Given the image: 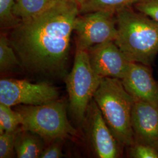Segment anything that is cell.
Returning a JSON list of instances; mask_svg holds the SVG:
<instances>
[{"mask_svg": "<svg viewBox=\"0 0 158 158\" xmlns=\"http://www.w3.org/2000/svg\"><path fill=\"white\" fill-rule=\"evenodd\" d=\"M74 32L77 49L87 51L94 46L115 41L117 35L115 14L99 11L79 15L75 21Z\"/></svg>", "mask_w": 158, "mask_h": 158, "instance_id": "8992f818", "label": "cell"}, {"mask_svg": "<svg viewBox=\"0 0 158 158\" xmlns=\"http://www.w3.org/2000/svg\"><path fill=\"white\" fill-rule=\"evenodd\" d=\"M88 109L91 141L96 155L100 158L118 157L120 145L94 99Z\"/></svg>", "mask_w": 158, "mask_h": 158, "instance_id": "30bf717a", "label": "cell"}, {"mask_svg": "<svg viewBox=\"0 0 158 158\" xmlns=\"http://www.w3.org/2000/svg\"><path fill=\"white\" fill-rule=\"evenodd\" d=\"M93 99L120 147H131L135 142L131 124L135 99L125 90L121 80L102 78Z\"/></svg>", "mask_w": 158, "mask_h": 158, "instance_id": "3957f363", "label": "cell"}, {"mask_svg": "<svg viewBox=\"0 0 158 158\" xmlns=\"http://www.w3.org/2000/svg\"><path fill=\"white\" fill-rule=\"evenodd\" d=\"M63 156L60 146L53 143L45 149L40 155V158H60Z\"/></svg>", "mask_w": 158, "mask_h": 158, "instance_id": "44dd1931", "label": "cell"}, {"mask_svg": "<svg viewBox=\"0 0 158 158\" xmlns=\"http://www.w3.org/2000/svg\"><path fill=\"white\" fill-rule=\"evenodd\" d=\"M73 1H74L77 2L79 4V6H80V4L83 1V0H73Z\"/></svg>", "mask_w": 158, "mask_h": 158, "instance_id": "7402d4cb", "label": "cell"}, {"mask_svg": "<svg viewBox=\"0 0 158 158\" xmlns=\"http://www.w3.org/2000/svg\"><path fill=\"white\" fill-rule=\"evenodd\" d=\"M132 7L158 23V0H139Z\"/></svg>", "mask_w": 158, "mask_h": 158, "instance_id": "ffe728a7", "label": "cell"}, {"mask_svg": "<svg viewBox=\"0 0 158 158\" xmlns=\"http://www.w3.org/2000/svg\"><path fill=\"white\" fill-rule=\"evenodd\" d=\"M40 136L19 128L15 138V151L18 158H40L44 150Z\"/></svg>", "mask_w": 158, "mask_h": 158, "instance_id": "7c38bea8", "label": "cell"}, {"mask_svg": "<svg viewBox=\"0 0 158 158\" xmlns=\"http://www.w3.org/2000/svg\"><path fill=\"white\" fill-rule=\"evenodd\" d=\"M102 79L91 66L88 52L76 49L73 67L67 74L65 81L70 110L77 121L84 120Z\"/></svg>", "mask_w": 158, "mask_h": 158, "instance_id": "5b68a950", "label": "cell"}, {"mask_svg": "<svg viewBox=\"0 0 158 158\" xmlns=\"http://www.w3.org/2000/svg\"><path fill=\"white\" fill-rule=\"evenodd\" d=\"M23 118L21 128L47 139H62L76 135L68 121L66 104L55 101L39 106H21L16 110Z\"/></svg>", "mask_w": 158, "mask_h": 158, "instance_id": "277c9868", "label": "cell"}, {"mask_svg": "<svg viewBox=\"0 0 158 158\" xmlns=\"http://www.w3.org/2000/svg\"><path fill=\"white\" fill-rule=\"evenodd\" d=\"M115 16V43L131 62L151 65L158 53V23L132 6L119 11Z\"/></svg>", "mask_w": 158, "mask_h": 158, "instance_id": "7a4b0ae2", "label": "cell"}, {"mask_svg": "<svg viewBox=\"0 0 158 158\" xmlns=\"http://www.w3.org/2000/svg\"><path fill=\"white\" fill-rule=\"evenodd\" d=\"M56 88L46 82L33 83L25 80L1 79L0 103L8 106H39L57 100Z\"/></svg>", "mask_w": 158, "mask_h": 158, "instance_id": "52a82bcc", "label": "cell"}, {"mask_svg": "<svg viewBox=\"0 0 158 158\" xmlns=\"http://www.w3.org/2000/svg\"><path fill=\"white\" fill-rule=\"evenodd\" d=\"M131 124L135 142L158 149V104L135 100Z\"/></svg>", "mask_w": 158, "mask_h": 158, "instance_id": "9c48e42d", "label": "cell"}, {"mask_svg": "<svg viewBox=\"0 0 158 158\" xmlns=\"http://www.w3.org/2000/svg\"><path fill=\"white\" fill-rule=\"evenodd\" d=\"M22 123L23 118L19 112L0 103V134L16 131Z\"/></svg>", "mask_w": 158, "mask_h": 158, "instance_id": "2e32d148", "label": "cell"}, {"mask_svg": "<svg viewBox=\"0 0 158 158\" xmlns=\"http://www.w3.org/2000/svg\"><path fill=\"white\" fill-rule=\"evenodd\" d=\"M58 0H15L14 14L22 21H27L46 11Z\"/></svg>", "mask_w": 158, "mask_h": 158, "instance_id": "5bb4252c", "label": "cell"}, {"mask_svg": "<svg viewBox=\"0 0 158 158\" xmlns=\"http://www.w3.org/2000/svg\"><path fill=\"white\" fill-rule=\"evenodd\" d=\"M129 155L134 158H158V149L138 142L130 147Z\"/></svg>", "mask_w": 158, "mask_h": 158, "instance_id": "d6986e66", "label": "cell"}, {"mask_svg": "<svg viewBox=\"0 0 158 158\" xmlns=\"http://www.w3.org/2000/svg\"><path fill=\"white\" fill-rule=\"evenodd\" d=\"M87 52L91 66L99 76L121 80L124 77L131 61L114 41L94 46Z\"/></svg>", "mask_w": 158, "mask_h": 158, "instance_id": "ba28073f", "label": "cell"}, {"mask_svg": "<svg viewBox=\"0 0 158 158\" xmlns=\"http://www.w3.org/2000/svg\"><path fill=\"white\" fill-rule=\"evenodd\" d=\"M121 81L125 90L135 100L158 104V85L148 66L131 62Z\"/></svg>", "mask_w": 158, "mask_h": 158, "instance_id": "8fae6325", "label": "cell"}, {"mask_svg": "<svg viewBox=\"0 0 158 158\" xmlns=\"http://www.w3.org/2000/svg\"><path fill=\"white\" fill-rule=\"evenodd\" d=\"M79 14L77 2L58 0L12 29L9 40L22 67L35 73L65 75L71 36Z\"/></svg>", "mask_w": 158, "mask_h": 158, "instance_id": "6da1fadb", "label": "cell"}, {"mask_svg": "<svg viewBox=\"0 0 158 158\" xmlns=\"http://www.w3.org/2000/svg\"><path fill=\"white\" fill-rule=\"evenodd\" d=\"M139 0H83L80 4V14L94 11L117 12L133 6Z\"/></svg>", "mask_w": 158, "mask_h": 158, "instance_id": "4fadbf2b", "label": "cell"}, {"mask_svg": "<svg viewBox=\"0 0 158 158\" xmlns=\"http://www.w3.org/2000/svg\"><path fill=\"white\" fill-rule=\"evenodd\" d=\"M18 66H21V63L15 51L12 48L9 38L4 34L0 36V70L6 72Z\"/></svg>", "mask_w": 158, "mask_h": 158, "instance_id": "9a60e30c", "label": "cell"}, {"mask_svg": "<svg viewBox=\"0 0 158 158\" xmlns=\"http://www.w3.org/2000/svg\"><path fill=\"white\" fill-rule=\"evenodd\" d=\"M19 129L15 132H4L0 134V158L14 157L15 153V143L16 135Z\"/></svg>", "mask_w": 158, "mask_h": 158, "instance_id": "ac0fdd59", "label": "cell"}, {"mask_svg": "<svg viewBox=\"0 0 158 158\" xmlns=\"http://www.w3.org/2000/svg\"><path fill=\"white\" fill-rule=\"evenodd\" d=\"M15 0H0V25L2 29H13L21 20L14 14Z\"/></svg>", "mask_w": 158, "mask_h": 158, "instance_id": "e0dca14e", "label": "cell"}]
</instances>
